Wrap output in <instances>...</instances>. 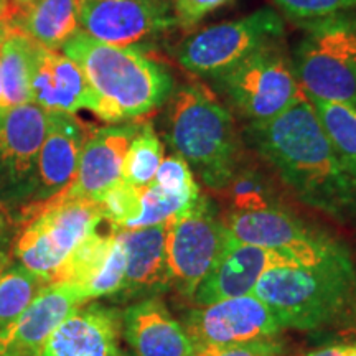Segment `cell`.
Returning <instances> with one entry per match:
<instances>
[{"mask_svg":"<svg viewBox=\"0 0 356 356\" xmlns=\"http://www.w3.org/2000/svg\"><path fill=\"white\" fill-rule=\"evenodd\" d=\"M225 225L236 241L275 251L297 266H318L350 254L341 243L277 207L233 211Z\"/></svg>","mask_w":356,"mask_h":356,"instance_id":"obj_10","label":"cell"},{"mask_svg":"<svg viewBox=\"0 0 356 356\" xmlns=\"http://www.w3.org/2000/svg\"><path fill=\"white\" fill-rule=\"evenodd\" d=\"M140 215L127 229L150 228V226L163 225L170 218L188 210L197 200H188L178 197V195L167 193L160 186L150 184L140 188Z\"/></svg>","mask_w":356,"mask_h":356,"instance_id":"obj_28","label":"cell"},{"mask_svg":"<svg viewBox=\"0 0 356 356\" xmlns=\"http://www.w3.org/2000/svg\"><path fill=\"white\" fill-rule=\"evenodd\" d=\"M47 124L48 113L33 102L0 109V204L6 208L32 203Z\"/></svg>","mask_w":356,"mask_h":356,"instance_id":"obj_11","label":"cell"},{"mask_svg":"<svg viewBox=\"0 0 356 356\" xmlns=\"http://www.w3.org/2000/svg\"><path fill=\"white\" fill-rule=\"evenodd\" d=\"M140 124H115L89 132L84 140L76 177L65 190L66 195L99 202L115 184L122 180V163Z\"/></svg>","mask_w":356,"mask_h":356,"instance_id":"obj_15","label":"cell"},{"mask_svg":"<svg viewBox=\"0 0 356 356\" xmlns=\"http://www.w3.org/2000/svg\"><path fill=\"white\" fill-rule=\"evenodd\" d=\"M304 356H356V340L348 343L320 346V348L307 351Z\"/></svg>","mask_w":356,"mask_h":356,"instance_id":"obj_37","label":"cell"},{"mask_svg":"<svg viewBox=\"0 0 356 356\" xmlns=\"http://www.w3.org/2000/svg\"><path fill=\"white\" fill-rule=\"evenodd\" d=\"M12 12H8V6H7V0H0V20L6 19V17L10 15Z\"/></svg>","mask_w":356,"mask_h":356,"instance_id":"obj_39","label":"cell"},{"mask_svg":"<svg viewBox=\"0 0 356 356\" xmlns=\"http://www.w3.org/2000/svg\"><path fill=\"white\" fill-rule=\"evenodd\" d=\"M337 159L356 185V104L312 101Z\"/></svg>","mask_w":356,"mask_h":356,"instance_id":"obj_24","label":"cell"},{"mask_svg":"<svg viewBox=\"0 0 356 356\" xmlns=\"http://www.w3.org/2000/svg\"><path fill=\"white\" fill-rule=\"evenodd\" d=\"M211 81L249 124L270 121L304 95L282 40L251 53Z\"/></svg>","mask_w":356,"mask_h":356,"instance_id":"obj_7","label":"cell"},{"mask_svg":"<svg viewBox=\"0 0 356 356\" xmlns=\"http://www.w3.org/2000/svg\"><path fill=\"white\" fill-rule=\"evenodd\" d=\"M99 203L70 197L65 191L47 202L29 203L13 239L22 266L50 282L51 275L89 234L99 228Z\"/></svg>","mask_w":356,"mask_h":356,"instance_id":"obj_5","label":"cell"},{"mask_svg":"<svg viewBox=\"0 0 356 356\" xmlns=\"http://www.w3.org/2000/svg\"><path fill=\"white\" fill-rule=\"evenodd\" d=\"M17 3H20L22 7H26V6H30V3L33 2V0H15Z\"/></svg>","mask_w":356,"mask_h":356,"instance_id":"obj_40","label":"cell"},{"mask_svg":"<svg viewBox=\"0 0 356 356\" xmlns=\"http://www.w3.org/2000/svg\"><path fill=\"white\" fill-rule=\"evenodd\" d=\"M225 190H228L234 211H252L275 207L270 200L269 186L264 177L254 170L239 168Z\"/></svg>","mask_w":356,"mask_h":356,"instance_id":"obj_30","label":"cell"},{"mask_svg":"<svg viewBox=\"0 0 356 356\" xmlns=\"http://www.w3.org/2000/svg\"><path fill=\"white\" fill-rule=\"evenodd\" d=\"M167 137L208 188L222 191L239 170L241 142L233 114L200 84L172 91Z\"/></svg>","mask_w":356,"mask_h":356,"instance_id":"obj_3","label":"cell"},{"mask_svg":"<svg viewBox=\"0 0 356 356\" xmlns=\"http://www.w3.org/2000/svg\"><path fill=\"white\" fill-rule=\"evenodd\" d=\"M292 20H317L356 7V0H274Z\"/></svg>","mask_w":356,"mask_h":356,"instance_id":"obj_33","label":"cell"},{"mask_svg":"<svg viewBox=\"0 0 356 356\" xmlns=\"http://www.w3.org/2000/svg\"><path fill=\"white\" fill-rule=\"evenodd\" d=\"M184 327L195 346L264 340L284 330L273 310L254 293L200 305L186 314Z\"/></svg>","mask_w":356,"mask_h":356,"instance_id":"obj_13","label":"cell"},{"mask_svg":"<svg viewBox=\"0 0 356 356\" xmlns=\"http://www.w3.org/2000/svg\"><path fill=\"white\" fill-rule=\"evenodd\" d=\"M8 208L0 204V273L6 267L10 252L13 251V221L8 215Z\"/></svg>","mask_w":356,"mask_h":356,"instance_id":"obj_36","label":"cell"},{"mask_svg":"<svg viewBox=\"0 0 356 356\" xmlns=\"http://www.w3.org/2000/svg\"><path fill=\"white\" fill-rule=\"evenodd\" d=\"M38 44L6 17L0 20V76L3 108L32 102V78Z\"/></svg>","mask_w":356,"mask_h":356,"instance_id":"obj_22","label":"cell"},{"mask_svg":"<svg viewBox=\"0 0 356 356\" xmlns=\"http://www.w3.org/2000/svg\"><path fill=\"white\" fill-rule=\"evenodd\" d=\"M284 20L273 8H259L238 20L207 26L190 35L177 51L178 63L195 74L213 79L266 44L280 42Z\"/></svg>","mask_w":356,"mask_h":356,"instance_id":"obj_8","label":"cell"},{"mask_svg":"<svg viewBox=\"0 0 356 356\" xmlns=\"http://www.w3.org/2000/svg\"><path fill=\"white\" fill-rule=\"evenodd\" d=\"M122 314L99 304L74 309L48 338L42 356H122Z\"/></svg>","mask_w":356,"mask_h":356,"instance_id":"obj_16","label":"cell"},{"mask_svg":"<svg viewBox=\"0 0 356 356\" xmlns=\"http://www.w3.org/2000/svg\"><path fill=\"white\" fill-rule=\"evenodd\" d=\"M32 102L47 113L95 111L96 99L83 70L70 56L38 44L32 78Z\"/></svg>","mask_w":356,"mask_h":356,"instance_id":"obj_19","label":"cell"},{"mask_svg":"<svg viewBox=\"0 0 356 356\" xmlns=\"http://www.w3.org/2000/svg\"><path fill=\"white\" fill-rule=\"evenodd\" d=\"M0 104H2V76H0Z\"/></svg>","mask_w":356,"mask_h":356,"instance_id":"obj_41","label":"cell"},{"mask_svg":"<svg viewBox=\"0 0 356 356\" xmlns=\"http://www.w3.org/2000/svg\"><path fill=\"white\" fill-rule=\"evenodd\" d=\"M115 229L118 228L111 225L108 233H99L96 229L95 233L89 234L51 275L48 284H76L83 289L88 282H91L108 261L115 241Z\"/></svg>","mask_w":356,"mask_h":356,"instance_id":"obj_25","label":"cell"},{"mask_svg":"<svg viewBox=\"0 0 356 356\" xmlns=\"http://www.w3.org/2000/svg\"><path fill=\"white\" fill-rule=\"evenodd\" d=\"M286 264L293 262L279 252L239 243L231 236L228 246L202 280L193 299L198 305H208L218 300L254 293L261 275L267 269Z\"/></svg>","mask_w":356,"mask_h":356,"instance_id":"obj_17","label":"cell"},{"mask_svg":"<svg viewBox=\"0 0 356 356\" xmlns=\"http://www.w3.org/2000/svg\"><path fill=\"white\" fill-rule=\"evenodd\" d=\"M195 356H287L286 345L275 338L231 345H198Z\"/></svg>","mask_w":356,"mask_h":356,"instance_id":"obj_34","label":"cell"},{"mask_svg":"<svg viewBox=\"0 0 356 356\" xmlns=\"http://www.w3.org/2000/svg\"><path fill=\"white\" fill-rule=\"evenodd\" d=\"M124 280H126V252H124L122 244L119 241L118 229H115V241L108 256V261L104 262L96 277L83 287V291L89 300L101 299V297L122 292Z\"/></svg>","mask_w":356,"mask_h":356,"instance_id":"obj_31","label":"cell"},{"mask_svg":"<svg viewBox=\"0 0 356 356\" xmlns=\"http://www.w3.org/2000/svg\"><path fill=\"white\" fill-rule=\"evenodd\" d=\"M88 134L74 114L48 113L47 134L37 160V188L32 203L47 202L73 184Z\"/></svg>","mask_w":356,"mask_h":356,"instance_id":"obj_18","label":"cell"},{"mask_svg":"<svg viewBox=\"0 0 356 356\" xmlns=\"http://www.w3.org/2000/svg\"><path fill=\"white\" fill-rule=\"evenodd\" d=\"M47 286L43 277L26 269L12 266L0 273V330L10 325L32 304L37 293Z\"/></svg>","mask_w":356,"mask_h":356,"instance_id":"obj_26","label":"cell"},{"mask_svg":"<svg viewBox=\"0 0 356 356\" xmlns=\"http://www.w3.org/2000/svg\"><path fill=\"white\" fill-rule=\"evenodd\" d=\"M88 302L76 284H47L20 317L0 330V356H42L58 325Z\"/></svg>","mask_w":356,"mask_h":356,"instance_id":"obj_14","label":"cell"},{"mask_svg":"<svg viewBox=\"0 0 356 356\" xmlns=\"http://www.w3.org/2000/svg\"><path fill=\"white\" fill-rule=\"evenodd\" d=\"M231 233L203 195L188 210L167 221V262L170 282L195 297L202 280L228 246Z\"/></svg>","mask_w":356,"mask_h":356,"instance_id":"obj_9","label":"cell"},{"mask_svg":"<svg viewBox=\"0 0 356 356\" xmlns=\"http://www.w3.org/2000/svg\"><path fill=\"white\" fill-rule=\"evenodd\" d=\"M356 287L351 257L318 266H274L261 275L254 296L273 310L282 328L318 330L340 320Z\"/></svg>","mask_w":356,"mask_h":356,"instance_id":"obj_4","label":"cell"},{"mask_svg":"<svg viewBox=\"0 0 356 356\" xmlns=\"http://www.w3.org/2000/svg\"><path fill=\"white\" fill-rule=\"evenodd\" d=\"M126 252V280L122 292L129 296L157 292L170 286L167 262V222L150 228H118Z\"/></svg>","mask_w":356,"mask_h":356,"instance_id":"obj_21","label":"cell"},{"mask_svg":"<svg viewBox=\"0 0 356 356\" xmlns=\"http://www.w3.org/2000/svg\"><path fill=\"white\" fill-rule=\"evenodd\" d=\"M122 333L134 356H195V343L184 325L155 297L124 312Z\"/></svg>","mask_w":356,"mask_h":356,"instance_id":"obj_20","label":"cell"},{"mask_svg":"<svg viewBox=\"0 0 356 356\" xmlns=\"http://www.w3.org/2000/svg\"><path fill=\"white\" fill-rule=\"evenodd\" d=\"M244 136L305 204L335 220L356 215L355 181L337 159L305 95L270 121L248 124Z\"/></svg>","mask_w":356,"mask_h":356,"instance_id":"obj_1","label":"cell"},{"mask_svg":"<svg viewBox=\"0 0 356 356\" xmlns=\"http://www.w3.org/2000/svg\"><path fill=\"white\" fill-rule=\"evenodd\" d=\"M122 356H127V355H122Z\"/></svg>","mask_w":356,"mask_h":356,"instance_id":"obj_42","label":"cell"},{"mask_svg":"<svg viewBox=\"0 0 356 356\" xmlns=\"http://www.w3.org/2000/svg\"><path fill=\"white\" fill-rule=\"evenodd\" d=\"M61 51L78 63L88 79L96 99L92 114L109 124L154 113L173 91L168 70L139 47L101 43L78 30Z\"/></svg>","mask_w":356,"mask_h":356,"instance_id":"obj_2","label":"cell"},{"mask_svg":"<svg viewBox=\"0 0 356 356\" xmlns=\"http://www.w3.org/2000/svg\"><path fill=\"white\" fill-rule=\"evenodd\" d=\"M152 184L160 186L167 193L188 200H198L202 195L197 180H195L193 170L186 163V160L178 154L168 155L160 162Z\"/></svg>","mask_w":356,"mask_h":356,"instance_id":"obj_32","label":"cell"},{"mask_svg":"<svg viewBox=\"0 0 356 356\" xmlns=\"http://www.w3.org/2000/svg\"><path fill=\"white\" fill-rule=\"evenodd\" d=\"M162 160L163 145L152 124H140L124 157L122 180L139 188L150 185Z\"/></svg>","mask_w":356,"mask_h":356,"instance_id":"obj_27","label":"cell"},{"mask_svg":"<svg viewBox=\"0 0 356 356\" xmlns=\"http://www.w3.org/2000/svg\"><path fill=\"white\" fill-rule=\"evenodd\" d=\"M305 25L292 56L302 92L310 101L356 104V15L340 12Z\"/></svg>","mask_w":356,"mask_h":356,"instance_id":"obj_6","label":"cell"},{"mask_svg":"<svg viewBox=\"0 0 356 356\" xmlns=\"http://www.w3.org/2000/svg\"><path fill=\"white\" fill-rule=\"evenodd\" d=\"M102 218L115 228L127 229L140 215V188L121 180L99 202Z\"/></svg>","mask_w":356,"mask_h":356,"instance_id":"obj_29","label":"cell"},{"mask_svg":"<svg viewBox=\"0 0 356 356\" xmlns=\"http://www.w3.org/2000/svg\"><path fill=\"white\" fill-rule=\"evenodd\" d=\"M177 26L167 0H83L79 30L97 42L136 47Z\"/></svg>","mask_w":356,"mask_h":356,"instance_id":"obj_12","label":"cell"},{"mask_svg":"<svg viewBox=\"0 0 356 356\" xmlns=\"http://www.w3.org/2000/svg\"><path fill=\"white\" fill-rule=\"evenodd\" d=\"M83 0H33L8 19L43 48L58 50L79 30Z\"/></svg>","mask_w":356,"mask_h":356,"instance_id":"obj_23","label":"cell"},{"mask_svg":"<svg viewBox=\"0 0 356 356\" xmlns=\"http://www.w3.org/2000/svg\"><path fill=\"white\" fill-rule=\"evenodd\" d=\"M231 2L233 0H172V8L175 13L177 25L184 30H191L218 8L228 6Z\"/></svg>","mask_w":356,"mask_h":356,"instance_id":"obj_35","label":"cell"},{"mask_svg":"<svg viewBox=\"0 0 356 356\" xmlns=\"http://www.w3.org/2000/svg\"><path fill=\"white\" fill-rule=\"evenodd\" d=\"M341 333L346 337L356 338V287L353 293H351V299L346 305L343 314H341Z\"/></svg>","mask_w":356,"mask_h":356,"instance_id":"obj_38","label":"cell"}]
</instances>
